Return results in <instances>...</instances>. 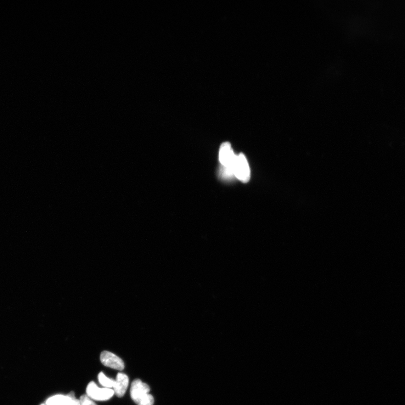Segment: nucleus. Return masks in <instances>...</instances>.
<instances>
[{"label": "nucleus", "instance_id": "obj_1", "mask_svg": "<svg viewBox=\"0 0 405 405\" xmlns=\"http://www.w3.org/2000/svg\"><path fill=\"white\" fill-rule=\"evenodd\" d=\"M236 156L230 143H223L219 149V160L222 165L220 176L223 179H229L234 176V166Z\"/></svg>", "mask_w": 405, "mask_h": 405}, {"label": "nucleus", "instance_id": "obj_2", "mask_svg": "<svg viewBox=\"0 0 405 405\" xmlns=\"http://www.w3.org/2000/svg\"><path fill=\"white\" fill-rule=\"evenodd\" d=\"M149 386L142 380H134L131 384L130 395L132 400L138 405H153L154 398L150 395Z\"/></svg>", "mask_w": 405, "mask_h": 405}, {"label": "nucleus", "instance_id": "obj_3", "mask_svg": "<svg viewBox=\"0 0 405 405\" xmlns=\"http://www.w3.org/2000/svg\"><path fill=\"white\" fill-rule=\"evenodd\" d=\"M234 176L240 182L246 183L251 177L250 168L246 157L243 153L236 156L234 166Z\"/></svg>", "mask_w": 405, "mask_h": 405}, {"label": "nucleus", "instance_id": "obj_4", "mask_svg": "<svg viewBox=\"0 0 405 405\" xmlns=\"http://www.w3.org/2000/svg\"><path fill=\"white\" fill-rule=\"evenodd\" d=\"M87 395L97 401H106L115 395L114 390L110 388H100L94 381L89 382L86 388Z\"/></svg>", "mask_w": 405, "mask_h": 405}, {"label": "nucleus", "instance_id": "obj_5", "mask_svg": "<svg viewBox=\"0 0 405 405\" xmlns=\"http://www.w3.org/2000/svg\"><path fill=\"white\" fill-rule=\"evenodd\" d=\"M100 360L105 367L118 370L125 368L123 360L114 353L109 351H103L100 354Z\"/></svg>", "mask_w": 405, "mask_h": 405}, {"label": "nucleus", "instance_id": "obj_6", "mask_svg": "<svg viewBox=\"0 0 405 405\" xmlns=\"http://www.w3.org/2000/svg\"><path fill=\"white\" fill-rule=\"evenodd\" d=\"M129 384V379L127 375L123 373H118L115 380L114 390L115 394L118 397H122L127 391Z\"/></svg>", "mask_w": 405, "mask_h": 405}, {"label": "nucleus", "instance_id": "obj_7", "mask_svg": "<svg viewBox=\"0 0 405 405\" xmlns=\"http://www.w3.org/2000/svg\"><path fill=\"white\" fill-rule=\"evenodd\" d=\"M69 397L68 395H57L49 398L47 405H69Z\"/></svg>", "mask_w": 405, "mask_h": 405}, {"label": "nucleus", "instance_id": "obj_8", "mask_svg": "<svg viewBox=\"0 0 405 405\" xmlns=\"http://www.w3.org/2000/svg\"><path fill=\"white\" fill-rule=\"evenodd\" d=\"M98 379L100 385L103 387L106 388H110V389H111V388L114 387L115 380L108 378L103 372L99 374Z\"/></svg>", "mask_w": 405, "mask_h": 405}, {"label": "nucleus", "instance_id": "obj_9", "mask_svg": "<svg viewBox=\"0 0 405 405\" xmlns=\"http://www.w3.org/2000/svg\"><path fill=\"white\" fill-rule=\"evenodd\" d=\"M81 405H97L87 395H82L80 399Z\"/></svg>", "mask_w": 405, "mask_h": 405}, {"label": "nucleus", "instance_id": "obj_10", "mask_svg": "<svg viewBox=\"0 0 405 405\" xmlns=\"http://www.w3.org/2000/svg\"><path fill=\"white\" fill-rule=\"evenodd\" d=\"M67 395L69 397V405H81L80 399L76 398L74 392H71Z\"/></svg>", "mask_w": 405, "mask_h": 405}, {"label": "nucleus", "instance_id": "obj_11", "mask_svg": "<svg viewBox=\"0 0 405 405\" xmlns=\"http://www.w3.org/2000/svg\"><path fill=\"white\" fill-rule=\"evenodd\" d=\"M41 405H47V404H41Z\"/></svg>", "mask_w": 405, "mask_h": 405}]
</instances>
